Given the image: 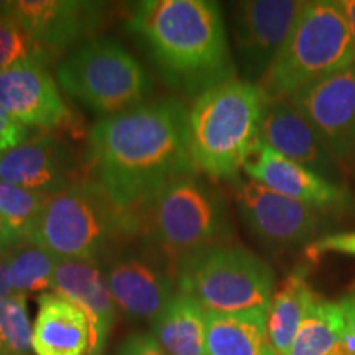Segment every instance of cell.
Listing matches in <instances>:
<instances>
[{
	"instance_id": "32",
	"label": "cell",
	"mask_w": 355,
	"mask_h": 355,
	"mask_svg": "<svg viewBox=\"0 0 355 355\" xmlns=\"http://www.w3.org/2000/svg\"><path fill=\"white\" fill-rule=\"evenodd\" d=\"M13 295H17V293L13 291V288L10 285V279H8L6 257H3V252H0V304H2L3 301L8 300Z\"/></svg>"
},
{
	"instance_id": "9",
	"label": "cell",
	"mask_w": 355,
	"mask_h": 355,
	"mask_svg": "<svg viewBox=\"0 0 355 355\" xmlns=\"http://www.w3.org/2000/svg\"><path fill=\"white\" fill-rule=\"evenodd\" d=\"M117 311L132 321H150L175 296V263L144 241L141 248H121L101 261Z\"/></svg>"
},
{
	"instance_id": "34",
	"label": "cell",
	"mask_w": 355,
	"mask_h": 355,
	"mask_svg": "<svg viewBox=\"0 0 355 355\" xmlns=\"http://www.w3.org/2000/svg\"><path fill=\"white\" fill-rule=\"evenodd\" d=\"M337 6H339L340 10H343L350 28V33H352V38L355 42V0H339Z\"/></svg>"
},
{
	"instance_id": "5",
	"label": "cell",
	"mask_w": 355,
	"mask_h": 355,
	"mask_svg": "<svg viewBox=\"0 0 355 355\" xmlns=\"http://www.w3.org/2000/svg\"><path fill=\"white\" fill-rule=\"evenodd\" d=\"M140 237L173 263L204 248L225 245L232 224L225 199L198 173L178 178L137 216Z\"/></svg>"
},
{
	"instance_id": "21",
	"label": "cell",
	"mask_w": 355,
	"mask_h": 355,
	"mask_svg": "<svg viewBox=\"0 0 355 355\" xmlns=\"http://www.w3.org/2000/svg\"><path fill=\"white\" fill-rule=\"evenodd\" d=\"M152 336L170 355H206V309L176 291L152 321Z\"/></svg>"
},
{
	"instance_id": "35",
	"label": "cell",
	"mask_w": 355,
	"mask_h": 355,
	"mask_svg": "<svg viewBox=\"0 0 355 355\" xmlns=\"http://www.w3.org/2000/svg\"><path fill=\"white\" fill-rule=\"evenodd\" d=\"M0 355H10V354H8V350L6 349V345H3L2 339H0Z\"/></svg>"
},
{
	"instance_id": "19",
	"label": "cell",
	"mask_w": 355,
	"mask_h": 355,
	"mask_svg": "<svg viewBox=\"0 0 355 355\" xmlns=\"http://www.w3.org/2000/svg\"><path fill=\"white\" fill-rule=\"evenodd\" d=\"M91 334L84 313L56 293L38 296L33 322L35 355H87Z\"/></svg>"
},
{
	"instance_id": "36",
	"label": "cell",
	"mask_w": 355,
	"mask_h": 355,
	"mask_svg": "<svg viewBox=\"0 0 355 355\" xmlns=\"http://www.w3.org/2000/svg\"><path fill=\"white\" fill-rule=\"evenodd\" d=\"M352 171H354V175H355V166H354V170H352Z\"/></svg>"
},
{
	"instance_id": "15",
	"label": "cell",
	"mask_w": 355,
	"mask_h": 355,
	"mask_svg": "<svg viewBox=\"0 0 355 355\" xmlns=\"http://www.w3.org/2000/svg\"><path fill=\"white\" fill-rule=\"evenodd\" d=\"M76 155L64 141L42 133L0 155V181L53 196L79 183Z\"/></svg>"
},
{
	"instance_id": "2",
	"label": "cell",
	"mask_w": 355,
	"mask_h": 355,
	"mask_svg": "<svg viewBox=\"0 0 355 355\" xmlns=\"http://www.w3.org/2000/svg\"><path fill=\"white\" fill-rule=\"evenodd\" d=\"M127 28L152 55L171 87L199 92L232 79L227 32L211 0H144Z\"/></svg>"
},
{
	"instance_id": "30",
	"label": "cell",
	"mask_w": 355,
	"mask_h": 355,
	"mask_svg": "<svg viewBox=\"0 0 355 355\" xmlns=\"http://www.w3.org/2000/svg\"><path fill=\"white\" fill-rule=\"evenodd\" d=\"M117 355H170L165 349L157 343V339L152 334L139 332L132 334L123 340V344L119 347Z\"/></svg>"
},
{
	"instance_id": "20",
	"label": "cell",
	"mask_w": 355,
	"mask_h": 355,
	"mask_svg": "<svg viewBox=\"0 0 355 355\" xmlns=\"http://www.w3.org/2000/svg\"><path fill=\"white\" fill-rule=\"evenodd\" d=\"M206 355H277L268 337V309L206 311Z\"/></svg>"
},
{
	"instance_id": "27",
	"label": "cell",
	"mask_w": 355,
	"mask_h": 355,
	"mask_svg": "<svg viewBox=\"0 0 355 355\" xmlns=\"http://www.w3.org/2000/svg\"><path fill=\"white\" fill-rule=\"evenodd\" d=\"M37 55L50 58L30 42L24 30L10 17L0 12V71L19 63L25 58Z\"/></svg>"
},
{
	"instance_id": "12",
	"label": "cell",
	"mask_w": 355,
	"mask_h": 355,
	"mask_svg": "<svg viewBox=\"0 0 355 355\" xmlns=\"http://www.w3.org/2000/svg\"><path fill=\"white\" fill-rule=\"evenodd\" d=\"M235 202L248 230L273 250H290L304 243L311 245L326 214L252 180L239 181Z\"/></svg>"
},
{
	"instance_id": "4",
	"label": "cell",
	"mask_w": 355,
	"mask_h": 355,
	"mask_svg": "<svg viewBox=\"0 0 355 355\" xmlns=\"http://www.w3.org/2000/svg\"><path fill=\"white\" fill-rule=\"evenodd\" d=\"M133 235H140L139 219L119 209L96 181H79L48 196L26 239L60 259L101 261Z\"/></svg>"
},
{
	"instance_id": "6",
	"label": "cell",
	"mask_w": 355,
	"mask_h": 355,
	"mask_svg": "<svg viewBox=\"0 0 355 355\" xmlns=\"http://www.w3.org/2000/svg\"><path fill=\"white\" fill-rule=\"evenodd\" d=\"M355 63V42L337 2H306L277 60L257 84L265 99L298 89Z\"/></svg>"
},
{
	"instance_id": "17",
	"label": "cell",
	"mask_w": 355,
	"mask_h": 355,
	"mask_svg": "<svg viewBox=\"0 0 355 355\" xmlns=\"http://www.w3.org/2000/svg\"><path fill=\"white\" fill-rule=\"evenodd\" d=\"M260 141L331 183L340 184V165L319 133L286 99H266Z\"/></svg>"
},
{
	"instance_id": "10",
	"label": "cell",
	"mask_w": 355,
	"mask_h": 355,
	"mask_svg": "<svg viewBox=\"0 0 355 355\" xmlns=\"http://www.w3.org/2000/svg\"><path fill=\"white\" fill-rule=\"evenodd\" d=\"M286 101L343 168L355 166V63L298 89Z\"/></svg>"
},
{
	"instance_id": "3",
	"label": "cell",
	"mask_w": 355,
	"mask_h": 355,
	"mask_svg": "<svg viewBox=\"0 0 355 355\" xmlns=\"http://www.w3.org/2000/svg\"><path fill=\"white\" fill-rule=\"evenodd\" d=\"M265 96L243 79L219 83L188 110L189 150L198 171L216 180H235L260 140Z\"/></svg>"
},
{
	"instance_id": "28",
	"label": "cell",
	"mask_w": 355,
	"mask_h": 355,
	"mask_svg": "<svg viewBox=\"0 0 355 355\" xmlns=\"http://www.w3.org/2000/svg\"><path fill=\"white\" fill-rule=\"evenodd\" d=\"M327 252L355 257V232L326 235V237L314 241L306 248V255L309 259H318V257L327 254Z\"/></svg>"
},
{
	"instance_id": "31",
	"label": "cell",
	"mask_w": 355,
	"mask_h": 355,
	"mask_svg": "<svg viewBox=\"0 0 355 355\" xmlns=\"http://www.w3.org/2000/svg\"><path fill=\"white\" fill-rule=\"evenodd\" d=\"M21 235L12 227L8 222L0 216V252H6L7 248L15 245L17 242L21 241Z\"/></svg>"
},
{
	"instance_id": "29",
	"label": "cell",
	"mask_w": 355,
	"mask_h": 355,
	"mask_svg": "<svg viewBox=\"0 0 355 355\" xmlns=\"http://www.w3.org/2000/svg\"><path fill=\"white\" fill-rule=\"evenodd\" d=\"M30 133H32L30 127L24 125L0 107V155L28 140Z\"/></svg>"
},
{
	"instance_id": "26",
	"label": "cell",
	"mask_w": 355,
	"mask_h": 355,
	"mask_svg": "<svg viewBox=\"0 0 355 355\" xmlns=\"http://www.w3.org/2000/svg\"><path fill=\"white\" fill-rule=\"evenodd\" d=\"M33 326L25 295H13L0 304V339L10 355H33Z\"/></svg>"
},
{
	"instance_id": "23",
	"label": "cell",
	"mask_w": 355,
	"mask_h": 355,
	"mask_svg": "<svg viewBox=\"0 0 355 355\" xmlns=\"http://www.w3.org/2000/svg\"><path fill=\"white\" fill-rule=\"evenodd\" d=\"M7 261L8 279L13 291L19 295L43 293L53 288V279L60 257L40 245L21 239L15 245L3 252Z\"/></svg>"
},
{
	"instance_id": "25",
	"label": "cell",
	"mask_w": 355,
	"mask_h": 355,
	"mask_svg": "<svg viewBox=\"0 0 355 355\" xmlns=\"http://www.w3.org/2000/svg\"><path fill=\"white\" fill-rule=\"evenodd\" d=\"M46 199L37 191L0 181V216L24 239L32 232Z\"/></svg>"
},
{
	"instance_id": "7",
	"label": "cell",
	"mask_w": 355,
	"mask_h": 355,
	"mask_svg": "<svg viewBox=\"0 0 355 355\" xmlns=\"http://www.w3.org/2000/svg\"><path fill=\"white\" fill-rule=\"evenodd\" d=\"M178 291L211 313L268 309L275 293L273 270L239 245H216L180 260Z\"/></svg>"
},
{
	"instance_id": "11",
	"label": "cell",
	"mask_w": 355,
	"mask_h": 355,
	"mask_svg": "<svg viewBox=\"0 0 355 355\" xmlns=\"http://www.w3.org/2000/svg\"><path fill=\"white\" fill-rule=\"evenodd\" d=\"M0 12L24 30L38 50L50 56L86 42L104 25L107 3L87 0H8Z\"/></svg>"
},
{
	"instance_id": "1",
	"label": "cell",
	"mask_w": 355,
	"mask_h": 355,
	"mask_svg": "<svg viewBox=\"0 0 355 355\" xmlns=\"http://www.w3.org/2000/svg\"><path fill=\"white\" fill-rule=\"evenodd\" d=\"M87 158L92 181L137 217L163 188L198 173L188 109L176 99H158L101 119L89 132Z\"/></svg>"
},
{
	"instance_id": "13",
	"label": "cell",
	"mask_w": 355,
	"mask_h": 355,
	"mask_svg": "<svg viewBox=\"0 0 355 355\" xmlns=\"http://www.w3.org/2000/svg\"><path fill=\"white\" fill-rule=\"evenodd\" d=\"M306 2L247 0L234 3L232 30L243 81L259 84L277 60Z\"/></svg>"
},
{
	"instance_id": "18",
	"label": "cell",
	"mask_w": 355,
	"mask_h": 355,
	"mask_svg": "<svg viewBox=\"0 0 355 355\" xmlns=\"http://www.w3.org/2000/svg\"><path fill=\"white\" fill-rule=\"evenodd\" d=\"M51 290L76 304L86 316L91 334L87 355H104L117 318V306L101 261L60 259Z\"/></svg>"
},
{
	"instance_id": "8",
	"label": "cell",
	"mask_w": 355,
	"mask_h": 355,
	"mask_svg": "<svg viewBox=\"0 0 355 355\" xmlns=\"http://www.w3.org/2000/svg\"><path fill=\"white\" fill-rule=\"evenodd\" d=\"M56 79L92 112L110 115L144 104L152 83L139 61L114 40H92L61 61Z\"/></svg>"
},
{
	"instance_id": "16",
	"label": "cell",
	"mask_w": 355,
	"mask_h": 355,
	"mask_svg": "<svg viewBox=\"0 0 355 355\" xmlns=\"http://www.w3.org/2000/svg\"><path fill=\"white\" fill-rule=\"evenodd\" d=\"M242 170L252 181L273 193L316 207L322 212L350 206V194L344 186L331 183L318 173L282 157L260 140Z\"/></svg>"
},
{
	"instance_id": "22",
	"label": "cell",
	"mask_w": 355,
	"mask_h": 355,
	"mask_svg": "<svg viewBox=\"0 0 355 355\" xmlns=\"http://www.w3.org/2000/svg\"><path fill=\"white\" fill-rule=\"evenodd\" d=\"M319 296L303 270H296L275 288L268 308V337L277 355H285L301 322Z\"/></svg>"
},
{
	"instance_id": "24",
	"label": "cell",
	"mask_w": 355,
	"mask_h": 355,
	"mask_svg": "<svg viewBox=\"0 0 355 355\" xmlns=\"http://www.w3.org/2000/svg\"><path fill=\"white\" fill-rule=\"evenodd\" d=\"M347 331L339 303L318 300L285 355H332Z\"/></svg>"
},
{
	"instance_id": "14",
	"label": "cell",
	"mask_w": 355,
	"mask_h": 355,
	"mask_svg": "<svg viewBox=\"0 0 355 355\" xmlns=\"http://www.w3.org/2000/svg\"><path fill=\"white\" fill-rule=\"evenodd\" d=\"M46 60L30 56L0 71V107L26 127L51 132L68 125L73 115L44 68Z\"/></svg>"
},
{
	"instance_id": "33",
	"label": "cell",
	"mask_w": 355,
	"mask_h": 355,
	"mask_svg": "<svg viewBox=\"0 0 355 355\" xmlns=\"http://www.w3.org/2000/svg\"><path fill=\"white\" fill-rule=\"evenodd\" d=\"M340 309L344 313V319H345V326H347V331L352 332L355 336V293L354 295L347 296L343 301H339Z\"/></svg>"
}]
</instances>
